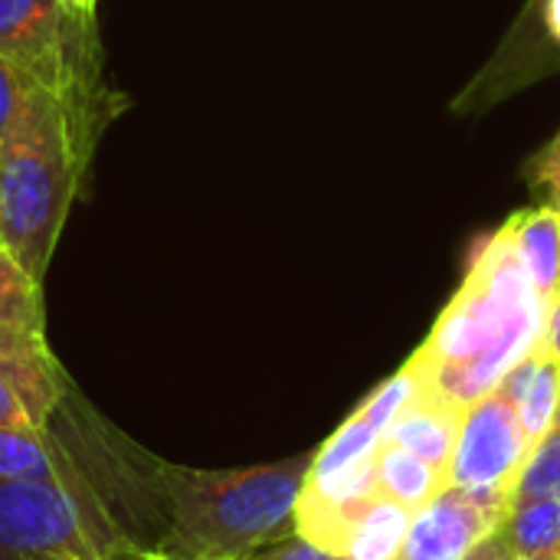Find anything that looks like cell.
Returning a JSON list of instances; mask_svg holds the SVG:
<instances>
[{
    "instance_id": "1",
    "label": "cell",
    "mask_w": 560,
    "mask_h": 560,
    "mask_svg": "<svg viewBox=\"0 0 560 560\" xmlns=\"http://www.w3.org/2000/svg\"><path fill=\"white\" fill-rule=\"evenodd\" d=\"M545 322L548 302L499 226L476 240L459 289L407 368L417 384L466 410L545 341Z\"/></svg>"
},
{
    "instance_id": "2",
    "label": "cell",
    "mask_w": 560,
    "mask_h": 560,
    "mask_svg": "<svg viewBox=\"0 0 560 560\" xmlns=\"http://www.w3.org/2000/svg\"><path fill=\"white\" fill-rule=\"evenodd\" d=\"M312 453L246 469H187L138 453L141 482L164 525L154 551L180 560H249L292 538Z\"/></svg>"
},
{
    "instance_id": "3",
    "label": "cell",
    "mask_w": 560,
    "mask_h": 560,
    "mask_svg": "<svg viewBox=\"0 0 560 560\" xmlns=\"http://www.w3.org/2000/svg\"><path fill=\"white\" fill-rule=\"evenodd\" d=\"M105 108L33 85L0 141V240L43 285Z\"/></svg>"
},
{
    "instance_id": "4",
    "label": "cell",
    "mask_w": 560,
    "mask_h": 560,
    "mask_svg": "<svg viewBox=\"0 0 560 560\" xmlns=\"http://www.w3.org/2000/svg\"><path fill=\"white\" fill-rule=\"evenodd\" d=\"M0 56L43 89L108 108L95 13L72 0H0Z\"/></svg>"
},
{
    "instance_id": "5",
    "label": "cell",
    "mask_w": 560,
    "mask_h": 560,
    "mask_svg": "<svg viewBox=\"0 0 560 560\" xmlns=\"http://www.w3.org/2000/svg\"><path fill=\"white\" fill-rule=\"evenodd\" d=\"M384 430L354 410L315 453L295 502V535L341 555L368 505L377 499V446Z\"/></svg>"
},
{
    "instance_id": "6",
    "label": "cell",
    "mask_w": 560,
    "mask_h": 560,
    "mask_svg": "<svg viewBox=\"0 0 560 560\" xmlns=\"http://www.w3.org/2000/svg\"><path fill=\"white\" fill-rule=\"evenodd\" d=\"M560 72V0H525L492 56L450 102L453 115L479 118Z\"/></svg>"
},
{
    "instance_id": "7",
    "label": "cell",
    "mask_w": 560,
    "mask_h": 560,
    "mask_svg": "<svg viewBox=\"0 0 560 560\" xmlns=\"http://www.w3.org/2000/svg\"><path fill=\"white\" fill-rule=\"evenodd\" d=\"M528 459L532 443L522 430L512 397L499 384L466 407L446 479L453 489L505 499L512 505L515 486Z\"/></svg>"
},
{
    "instance_id": "8",
    "label": "cell",
    "mask_w": 560,
    "mask_h": 560,
    "mask_svg": "<svg viewBox=\"0 0 560 560\" xmlns=\"http://www.w3.org/2000/svg\"><path fill=\"white\" fill-rule=\"evenodd\" d=\"M509 509L512 505L505 499H489L450 486L423 512L413 515L397 560H463L472 545H479L505 522Z\"/></svg>"
},
{
    "instance_id": "9",
    "label": "cell",
    "mask_w": 560,
    "mask_h": 560,
    "mask_svg": "<svg viewBox=\"0 0 560 560\" xmlns=\"http://www.w3.org/2000/svg\"><path fill=\"white\" fill-rule=\"evenodd\" d=\"M66 390L52 354H0V430H49Z\"/></svg>"
},
{
    "instance_id": "10",
    "label": "cell",
    "mask_w": 560,
    "mask_h": 560,
    "mask_svg": "<svg viewBox=\"0 0 560 560\" xmlns=\"http://www.w3.org/2000/svg\"><path fill=\"white\" fill-rule=\"evenodd\" d=\"M463 413H466L463 407L443 400L440 394L427 390L423 384H413L410 397L394 413L384 440L417 453L420 459H427L440 469H450V459H453V450L459 440V427H463Z\"/></svg>"
},
{
    "instance_id": "11",
    "label": "cell",
    "mask_w": 560,
    "mask_h": 560,
    "mask_svg": "<svg viewBox=\"0 0 560 560\" xmlns=\"http://www.w3.org/2000/svg\"><path fill=\"white\" fill-rule=\"evenodd\" d=\"M0 354H52L43 285L0 246Z\"/></svg>"
},
{
    "instance_id": "12",
    "label": "cell",
    "mask_w": 560,
    "mask_h": 560,
    "mask_svg": "<svg viewBox=\"0 0 560 560\" xmlns=\"http://www.w3.org/2000/svg\"><path fill=\"white\" fill-rule=\"evenodd\" d=\"M499 384L512 397L522 430L535 450V443L551 430V423L560 413V358L555 351H548L541 341Z\"/></svg>"
},
{
    "instance_id": "13",
    "label": "cell",
    "mask_w": 560,
    "mask_h": 560,
    "mask_svg": "<svg viewBox=\"0 0 560 560\" xmlns=\"http://www.w3.org/2000/svg\"><path fill=\"white\" fill-rule=\"evenodd\" d=\"M502 226H505L528 279L535 282L541 299L551 302L560 289V210L545 207V203H532V207H522L518 213H512Z\"/></svg>"
},
{
    "instance_id": "14",
    "label": "cell",
    "mask_w": 560,
    "mask_h": 560,
    "mask_svg": "<svg viewBox=\"0 0 560 560\" xmlns=\"http://www.w3.org/2000/svg\"><path fill=\"white\" fill-rule=\"evenodd\" d=\"M33 479H56V482H89L75 459L49 436L30 430H0V486L7 482H33Z\"/></svg>"
},
{
    "instance_id": "15",
    "label": "cell",
    "mask_w": 560,
    "mask_h": 560,
    "mask_svg": "<svg viewBox=\"0 0 560 560\" xmlns=\"http://www.w3.org/2000/svg\"><path fill=\"white\" fill-rule=\"evenodd\" d=\"M446 489H450L446 469L420 459L417 453H410L390 440H381V446H377V492L381 495H387L390 502H397L417 515Z\"/></svg>"
},
{
    "instance_id": "16",
    "label": "cell",
    "mask_w": 560,
    "mask_h": 560,
    "mask_svg": "<svg viewBox=\"0 0 560 560\" xmlns=\"http://www.w3.org/2000/svg\"><path fill=\"white\" fill-rule=\"evenodd\" d=\"M413 525V512L390 502L387 495L377 492V499L368 505L361 522L354 525L345 558L348 560H397L407 532Z\"/></svg>"
},
{
    "instance_id": "17",
    "label": "cell",
    "mask_w": 560,
    "mask_h": 560,
    "mask_svg": "<svg viewBox=\"0 0 560 560\" xmlns=\"http://www.w3.org/2000/svg\"><path fill=\"white\" fill-rule=\"evenodd\" d=\"M502 532L515 551V560L560 558V499H532L512 505Z\"/></svg>"
},
{
    "instance_id": "18",
    "label": "cell",
    "mask_w": 560,
    "mask_h": 560,
    "mask_svg": "<svg viewBox=\"0 0 560 560\" xmlns=\"http://www.w3.org/2000/svg\"><path fill=\"white\" fill-rule=\"evenodd\" d=\"M532 499H560V413L551 423V430L535 443L532 459L515 486L512 505H522Z\"/></svg>"
},
{
    "instance_id": "19",
    "label": "cell",
    "mask_w": 560,
    "mask_h": 560,
    "mask_svg": "<svg viewBox=\"0 0 560 560\" xmlns=\"http://www.w3.org/2000/svg\"><path fill=\"white\" fill-rule=\"evenodd\" d=\"M522 180H525L535 203L560 210V128L538 151H532L525 158Z\"/></svg>"
},
{
    "instance_id": "20",
    "label": "cell",
    "mask_w": 560,
    "mask_h": 560,
    "mask_svg": "<svg viewBox=\"0 0 560 560\" xmlns=\"http://www.w3.org/2000/svg\"><path fill=\"white\" fill-rule=\"evenodd\" d=\"M33 85L36 82L23 69H16L10 59L0 56V141H3L10 121L16 118V112H20V105H23V98L30 95Z\"/></svg>"
},
{
    "instance_id": "21",
    "label": "cell",
    "mask_w": 560,
    "mask_h": 560,
    "mask_svg": "<svg viewBox=\"0 0 560 560\" xmlns=\"http://www.w3.org/2000/svg\"><path fill=\"white\" fill-rule=\"evenodd\" d=\"M249 560H348V558L331 555V551H322V548L308 545L305 538L292 535V538H285V541H279V545H272V548H266V551L253 555Z\"/></svg>"
},
{
    "instance_id": "22",
    "label": "cell",
    "mask_w": 560,
    "mask_h": 560,
    "mask_svg": "<svg viewBox=\"0 0 560 560\" xmlns=\"http://www.w3.org/2000/svg\"><path fill=\"white\" fill-rule=\"evenodd\" d=\"M463 560H515V551H512V545H509V538H505V532L499 525L492 535H486L479 545H472Z\"/></svg>"
},
{
    "instance_id": "23",
    "label": "cell",
    "mask_w": 560,
    "mask_h": 560,
    "mask_svg": "<svg viewBox=\"0 0 560 560\" xmlns=\"http://www.w3.org/2000/svg\"><path fill=\"white\" fill-rule=\"evenodd\" d=\"M545 348L560 358V289L558 295L548 302V322H545Z\"/></svg>"
},
{
    "instance_id": "24",
    "label": "cell",
    "mask_w": 560,
    "mask_h": 560,
    "mask_svg": "<svg viewBox=\"0 0 560 560\" xmlns=\"http://www.w3.org/2000/svg\"><path fill=\"white\" fill-rule=\"evenodd\" d=\"M148 548H141V551H131V555H125V558H115V560H148ZM39 560H79V558H39Z\"/></svg>"
},
{
    "instance_id": "25",
    "label": "cell",
    "mask_w": 560,
    "mask_h": 560,
    "mask_svg": "<svg viewBox=\"0 0 560 560\" xmlns=\"http://www.w3.org/2000/svg\"><path fill=\"white\" fill-rule=\"evenodd\" d=\"M79 10H85V13H95V7H98V0H72Z\"/></svg>"
},
{
    "instance_id": "26",
    "label": "cell",
    "mask_w": 560,
    "mask_h": 560,
    "mask_svg": "<svg viewBox=\"0 0 560 560\" xmlns=\"http://www.w3.org/2000/svg\"><path fill=\"white\" fill-rule=\"evenodd\" d=\"M148 560H180V558H167V555H158V551H151V555H148Z\"/></svg>"
},
{
    "instance_id": "27",
    "label": "cell",
    "mask_w": 560,
    "mask_h": 560,
    "mask_svg": "<svg viewBox=\"0 0 560 560\" xmlns=\"http://www.w3.org/2000/svg\"><path fill=\"white\" fill-rule=\"evenodd\" d=\"M0 246H3V240H0Z\"/></svg>"
},
{
    "instance_id": "28",
    "label": "cell",
    "mask_w": 560,
    "mask_h": 560,
    "mask_svg": "<svg viewBox=\"0 0 560 560\" xmlns=\"http://www.w3.org/2000/svg\"><path fill=\"white\" fill-rule=\"evenodd\" d=\"M558 560H560V558H558Z\"/></svg>"
}]
</instances>
